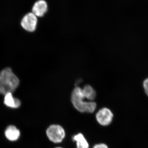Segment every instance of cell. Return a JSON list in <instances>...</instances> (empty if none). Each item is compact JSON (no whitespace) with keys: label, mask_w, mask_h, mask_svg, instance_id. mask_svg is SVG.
Returning <instances> with one entry per match:
<instances>
[{"label":"cell","mask_w":148,"mask_h":148,"mask_svg":"<svg viewBox=\"0 0 148 148\" xmlns=\"http://www.w3.org/2000/svg\"><path fill=\"white\" fill-rule=\"evenodd\" d=\"M46 134L49 140L54 143H61L66 136L64 128L59 125H50L47 129Z\"/></svg>","instance_id":"obj_3"},{"label":"cell","mask_w":148,"mask_h":148,"mask_svg":"<svg viewBox=\"0 0 148 148\" xmlns=\"http://www.w3.org/2000/svg\"><path fill=\"white\" fill-rule=\"evenodd\" d=\"M92 148H109L105 144L100 143V144H96L93 146Z\"/></svg>","instance_id":"obj_12"},{"label":"cell","mask_w":148,"mask_h":148,"mask_svg":"<svg viewBox=\"0 0 148 148\" xmlns=\"http://www.w3.org/2000/svg\"><path fill=\"white\" fill-rule=\"evenodd\" d=\"M38 23V17L31 12L23 16L21 21V25L27 32H33L36 31Z\"/></svg>","instance_id":"obj_4"},{"label":"cell","mask_w":148,"mask_h":148,"mask_svg":"<svg viewBox=\"0 0 148 148\" xmlns=\"http://www.w3.org/2000/svg\"><path fill=\"white\" fill-rule=\"evenodd\" d=\"M72 140L76 143L77 148H89V144L82 133L74 135Z\"/></svg>","instance_id":"obj_9"},{"label":"cell","mask_w":148,"mask_h":148,"mask_svg":"<svg viewBox=\"0 0 148 148\" xmlns=\"http://www.w3.org/2000/svg\"><path fill=\"white\" fill-rule=\"evenodd\" d=\"M19 79L10 68H6L0 72V94L5 95L13 92L19 86Z\"/></svg>","instance_id":"obj_1"},{"label":"cell","mask_w":148,"mask_h":148,"mask_svg":"<svg viewBox=\"0 0 148 148\" xmlns=\"http://www.w3.org/2000/svg\"><path fill=\"white\" fill-rule=\"evenodd\" d=\"M83 93L85 99L89 101H93L96 97V92L94 88L89 85H86L82 89Z\"/></svg>","instance_id":"obj_10"},{"label":"cell","mask_w":148,"mask_h":148,"mask_svg":"<svg viewBox=\"0 0 148 148\" xmlns=\"http://www.w3.org/2000/svg\"><path fill=\"white\" fill-rule=\"evenodd\" d=\"M55 148H63L61 147H56Z\"/></svg>","instance_id":"obj_13"},{"label":"cell","mask_w":148,"mask_h":148,"mask_svg":"<svg viewBox=\"0 0 148 148\" xmlns=\"http://www.w3.org/2000/svg\"><path fill=\"white\" fill-rule=\"evenodd\" d=\"M96 120L102 126H108L112 123L113 119L112 112L108 108H101L97 112L95 116Z\"/></svg>","instance_id":"obj_5"},{"label":"cell","mask_w":148,"mask_h":148,"mask_svg":"<svg viewBox=\"0 0 148 148\" xmlns=\"http://www.w3.org/2000/svg\"><path fill=\"white\" fill-rule=\"evenodd\" d=\"M142 90H143V89H142ZM135 91H138V90H135Z\"/></svg>","instance_id":"obj_14"},{"label":"cell","mask_w":148,"mask_h":148,"mask_svg":"<svg viewBox=\"0 0 148 148\" xmlns=\"http://www.w3.org/2000/svg\"><path fill=\"white\" fill-rule=\"evenodd\" d=\"M4 95V103L6 106L12 108L16 109L21 106V101L18 98L14 97L12 92H8Z\"/></svg>","instance_id":"obj_7"},{"label":"cell","mask_w":148,"mask_h":148,"mask_svg":"<svg viewBox=\"0 0 148 148\" xmlns=\"http://www.w3.org/2000/svg\"><path fill=\"white\" fill-rule=\"evenodd\" d=\"M142 87L145 95L148 98V77L143 80L142 82Z\"/></svg>","instance_id":"obj_11"},{"label":"cell","mask_w":148,"mask_h":148,"mask_svg":"<svg viewBox=\"0 0 148 148\" xmlns=\"http://www.w3.org/2000/svg\"><path fill=\"white\" fill-rule=\"evenodd\" d=\"M48 10V5L45 0H38L32 7V12L37 17L44 16Z\"/></svg>","instance_id":"obj_6"},{"label":"cell","mask_w":148,"mask_h":148,"mask_svg":"<svg viewBox=\"0 0 148 148\" xmlns=\"http://www.w3.org/2000/svg\"><path fill=\"white\" fill-rule=\"evenodd\" d=\"M5 135L10 141H15L20 137V132L14 125H9L6 129Z\"/></svg>","instance_id":"obj_8"},{"label":"cell","mask_w":148,"mask_h":148,"mask_svg":"<svg viewBox=\"0 0 148 148\" xmlns=\"http://www.w3.org/2000/svg\"><path fill=\"white\" fill-rule=\"evenodd\" d=\"M85 99L82 88H75L71 95L72 103L74 108L80 112L92 113L96 108V103L93 101H84Z\"/></svg>","instance_id":"obj_2"}]
</instances>
